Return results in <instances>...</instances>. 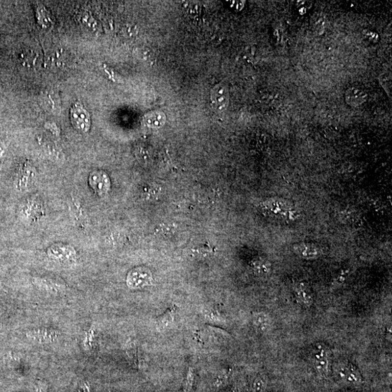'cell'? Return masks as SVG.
<instances>
[{
  "label": "cell",
  "instance_id": "cell-27",
  "mask_svg": "<svg viewBox=\"0 0 392 392\" xmlns=\"http://www.w3.org/2000/svg\"><path fill=\"white\" fill-rule=\"evenodd\" d=\"M79 392H90V386L87 383H84L79 388Z\"/></svg>",
  "mask_w": 392,
  "mask_h": 392
},
{
  "label": "cell",
  "instance_id": "cell-26",
  "mask_svg": "<svg viewBox=\"0 0 392 392\" xmlns=\"http://www.w3.org/2000/svg\"><path fill=\"white\" fill-rule=\"evenodd\" d=\"M212 252L211 251V248L209 247V246H206V247H204V246H201V247L198 248L197 249V252L199 253L200 254H209V253H210Z\"/></svg>",
  "mask_w": 392,
  "mask_h": 392
},
{
  "label": "cell",
  "instance_id": "cell-15",
  "mask_svg": "<svg viewBox=\"0 0 392 392\" xmlns=\"http://www.w3.org/2000/svg\"><path fill=\"white\" fill-rule=\"evenodd\" d=\"M253 321L256 327L261 331L267 330L271 324V317L268 314L263 312L255 313L253 315Z\"/></svg>",
  "mask_w": 392,
  "mask_h": 392
},
{
  "label": "cell",
  "instance_id": "cell-20",
  "mask_svg": "<svg viewBox=\"0 0 392 392\" xmlns=\"http://www.w3.org/2000/svg\"><path fill=\"white\" fill-rule=\"evenodd\" d=\"M266 380L263 376H259L252 383V392H264L266 387Z\"/></svg>",
  "mask_w": 392,
  "mask_h": 392
},
{
  "label": "cell",
  "instance_id": "cell-3",
  "mask_svg": "<svg viewBox=\"0 0 392 392\" xmlns=\"http://www.w3.org/2000/svg\"><path fill=\"white\" fill-rule=\"evenodd\" d=\"M152 276L149 270L145 267H137L129 273L127 277V284L130 288H141L151 284Z\"/></svg>",
  "mask_w": 392,
  "mask_h": 392
},
{
  "label": "cell",
  "instance_id": "cell-7",
  "mask_svg": "<svg viewBox=\"0 0 392 392\" xmlns=\"http://www.w3.org/2000/svg\"><path fill=\"white\" fill-rule=\"evenodd\" d=\"M296 297L301 305L305 307H309L312 306L314 299L310 287L307 283L304 282L297 283L294 286Z\"/></svg>",
  "mask_w": 392,
  "mask_h": 392
},
{
  "label": "cell",
  "instance_id": "cell-16",
  "mask_svg": "<svg viewBox=\"0 0 392 392\" xmlns=\"http://www.w3.org/2000/svg\"><path fill=\"white\" fill-rule=\"evenodd\" d=\"M37 16L38 22L43 26V27H50L53 23L51 15L44 7L40 6L37 8Z\"/></svg>",
  "mask_w": 392,
  "mask_h": 392
},
{
  "label": "cell",
  "instance_id": "cell-5",
  "mask_svg": "<svg viewBox=\"0 0 392 392\" xmlns=\"http://www.w3.org/2000/svg\"><path fill=\"white\" fill-rule=\"evenodd\" d=\"M89 184L91 188L98 195L107 193L111 187V182L107 174L99 170L92 172L89 175Z\"/></svg>",
  "mask_w": 392,
  "mask_h": 392
},
{
  "label": "cell",
  "instance_id": "cell-9",
  "mask_svg": "<svg viewBox=\"0 0 392 392\" xmlns=\"http://www.w3.org/2000/svg\"><path fill=\"white\" fill-rule=\"evenodd\" d=\"M48 255L55 260L68 261L74 259L75 252L73 248L61 244L51 247L48 250Z\"/></svg>",
  "mask_w": 392,
  "mask_h": 392
},
{
  "label": "cell",
  "instance_id": "cell-19",
  "mask_svg": "<svg viewBox=\"0 0 392 392\" xmlns=\"http://www.w3.org/2000/svg\"><path fill=\"white\" fill-rule=\"evenodd\" d=\"M36 56H33V51H23L20 52L18 55V60L21 62L22 64H27V66L34 64V61Z\"/></svg>",
  "mask_w": 392,
  "mask_h": 392
},
{
  "label": "cell",
  "instance_id": "cell-11",
  "mask_svg": "<svg viewBox=\"0 0 392 392\" xmlns=\"http://www.w3.org/2000/svg\"><path fill=\"white\" fill-rule=\"evenodd\" d=\"M33 341H37L39 343H49L56 341L58 338V333L54 330L42 329L32 330L30 335Z\"/></svg>",
  "mask_w": 392,
  "mask_h": 392
},
{
  "label": "cell",
  "instance_id": "cell-22",
  "mask_svg": "<svg viewBox=\"0 0 392 392\" xmlns=\"http://www.w3.org/2000/svg\"><path fill=\"white\" fill-rule=\"evenodd\" d=\"M312 7V3L311 2L308 1H298L297 2V8H298V9L299 11H300L301 13H302V14H304V13H305L307 11V10H309V8Z\"/></svg>",
  "mask_w": 392,
  "mask_h": 392
},
{
  "label": "cell",
  "instance_id": "cell-21",
  "mask_svg": "<svg viewBox=\"0 0 392 392\" xmlns=\"http://www.w3.org/2000/svg\"><path fill=\"white\" fill-rule=\"evenodd\" d=\"M229 374H230V371H225L222 372L221 374L216 378V381H215L214 385L217 387L223 386L228 381Z\"/></svg>",
  "mask_w": 392,
  "mask_h": 392
},
{
  "label": "cell",
  "instance_id": "cell-1",
  "mask_svg": "<svg viewBox=\"0 0 392 392\" xmlns=\"http://www.w3.org/2000/svg\"><path fill=\"white\" fill-rule=\"evenodd\" d=\"M262 208L269 214L278 216L283 219H295V211L293 206L288 201L281 199H271L263 203Z\"/></svg>",
  "mask_w": 392,
  "mask_h": 392
},
{
  "label": "cell",
  "instance_id": "cell-17",
  "mask_svg": "<svg viewBox=\"0 0 392 392\" xmlns=\"http://www.w3.org/2000/svg\"><path fill=\"white\" fill-rule=\"evenodd\" d=\"M127 352L130 358L132 359L137 369H140L142 367L141 361L139 359L138 350L133 342H129L127 346Z\"/></svg>",
  "mask_w": 392,
  "mask_h": 392
},
{
  "label": "cell",
  "instance_id": "cell-10",
  "mask_svg": "<svg viewBox=\"0 0 392 392\" xmlns=\"http://www.w3.org/2000/svg\"><path fill=\"white\" fill-rule=\"evenodd\" d=\"M368 94L362 89L352 87L345 92L346 103L352 107H357L365 102Z\"/></svg>",
  "mask_w": 392,
  "mask_h": 392
},
{
  "label": "cell",
  "instance_id": "cell-13",
  "mask_svg": "<svg viewBox=\"0 0 392 392\" xmlns=\"http://www.w3.org/2000/svg\"><path fill=\"white\" fill-rule=\"evenodd\" d=\"M342 378L346 381L352 383H359L362 382V376L359 370L355 365L351 363L346 364L342 368L341 371Z\"/></svg>",
  "mask_w": 392,
  "mask_h": 392
},
{
  "label": "cell",
  "instance_id": "cell-25",
  "mask_svg": "<svg viewBox=\"0 0 392 392\" xmlns=\"http://www.w3.org/2000/svg\"><path fill=\"white\" fill-rule=\"evenodd\" d=\"M324 21H323V18H319L317 21L315 23V29L317 32L323 33L324 31Z\"/></svg>",
  "mask_w": 392,
  "mask_h": 392
},
{
  "label": "cell",
  "instance_id": "cell-12",
  "mask_svg": "<svg viewBox=\"0 0 392 392\" xmlns=\"http://www.w3.org/2000/svg\"><path fill=\"white\" fill-rule=\"evenodd\" d=\"M177 307L175 305L171 306L167 309L162 315L157 318L156 321V328L159 331H164L166 328H169L173 325L175 321V313H176Z\"/></svg>",
  "mask_w": 392,
  "mask_h": 392
},
{
  "label": "cell",
  "instance_id": "cell-18",
  "mask_svg": "<svg viewBox=\"0 0 392 392\" xmlns=\"http://www.w3.org/2000/svg\"><path fill=\"white\" fill-rule=\"evenodd\" d=\"M194 381H195V373L192 368H190L187 371L186 377L184 381V392H192L193 388Z\"/></svg>",
  "mask_w": 392,
  "mask_h": 392
},
{
  "label": "cell",
  "instance_id": "cell-23",
  "mask_svg": "<svg viewBox=\"0 0 392 392\" xmlns=\"http://www.w3.org/2000/svg\"><path fill=\"white\" fill-rule=\"evenodd\" d=\"M348 271H343L340 273L339 276L337 277L336 280H335V285H341L345 282L346 278H347V275H348Z\"/></svg>",
  "mask_w": 392,
  "mask_h": 392
},
{
  "label": "cell",
  "instance_id": "cell-8",
  "mask_svg": "<svg viewBox=\"0 0 392 392\" xmlns=\"http://www.w3.org/2000/svg\"><path fill=\"white\" fill-rule=\"evenodd\" d=\"M211 101L215 108L224 111L229 102L228 90L222 84H218L211 91Z\"/></svg>",
  "mask_w": 392,
  "mask_h": 392
},
{
  "label": "cell",
  "instance_id": "cell-2",
  "mask_svg": "<svg viewBox=\"0 0 392 392\" xmlns=\"http://www.w3.org/2000/svg\"><path fill=\"white\" fill-rule=\"evenodd\" d=\"M70 122L79 132H88L91 127V118L87 110L80 103H77L70 108Z\"/></svg>",
  "mask_w": 392,
  "mask_h": 392
},
{
  "label": "cell",
  "instance_id": "cell-24",
  "mask_svg": "<svg viewBox=\"0 0 392 392\" xmlns=\"http://www.w3.org/2000/svg\"><path fill=\"white\" fill-rule=\"evenodd\" d=\"M365 38L369 39L370 42H377L378 41V35L376 32H366Z\"/></svg>",
  "mask_w": 392,
  "mask_h": 392
},
{
  "label": "cell",
  "instance_id": "cell-6",
  "mask_svg": "<svg viewBox=\"0 0 392 392\" xmlns=\"http://www.w3.org/2000/svg\"><path fill=\"white\" fill-rule=\"evenodd\" d=\"M294 253L304 259H315L322 255V250L315 244L300 243L294 244Z\"/></svg>",
  "mask_w": 392,
  "mask_h": 392
},
{
  "label": "cell",
  "instance_id": "cell-28",
  "mask_svg": "<svg viewBox=\"0 0 392 392\" xmlns=\"http://www.w3.org/2000/svg\"><path fill=\"white\" fill-rule=\"evenodd\" d=\"M108 392H111V391H108Z\"/></svg>",
  "mask_w": 392,
  "mask_h": 392
},
{
  "label": "cell",
  "instance_id": "cell-4",
  "mask_svg": "<svg viewBox=\"0 0 392 392\" xmlns=\"http://www.w3.org/2000/svg\"><path fill=\"white\" fill-rule=\"evenodd\" d=\"M313 363L316 371L323 377L328 376L329 372V359L328 350L325 346L317 344L313 353Z\"/></svg>",
  "mask_w": 392,
  "mask_h": 392
},
{
  "label": "cell",
  "instance_id": "cell-14",
  "mask_svg": "<svg viewBox=\"0 0 392 392\" xmlns=\"http://www.w3.org/2000/svg\"><path fill=\"white\" fill-rule=\"evenodd\" d=\"M251 268L258 275H268L272 271V264L269 261L262 258L255 259L249 263Z\"/></svg>",
  "mask_w": 392,
  "mask_h": 392
}]
</instances>
